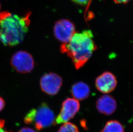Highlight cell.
<instances>
[{
	"label": "cell",
	"mask_w": 133,
	"mask_h": 132,
	"mask_svg": "<svg viewBox=\"0 0 133 132\" xmlns=\"http://www.w3.org/2000/svg\"><path fill=\"white\" fill-rule=\"evenodd\" d=\"M97 46L93 33L90 30L75 33L70 41L60 46V51L65 53L72 60L75 67L79 70L88 61Z\"/></svg>",
	"instance_id": "1"
},
{
	"label": "cell",
	"mask_w": 133,
	"mask_h": 132,
	"mask_svg": "<svg viewBox=\"0 0 133 132\" xmlns=\"http://www.w3.org/2000/svg\"><path fill=\"white\" fill-rule=\"evenodd\" d=\"M31 13L20 16L4 11L0 13V40L5 46H14L23 42L29 30Z\"/></svg>",
	"instance_id": "2"
},
{
	"label": "cell",
	"mask_w": 133,
	"mask_h": 132,
	"mask_svg": "<svg viewBox=\"0 0 133 132\" xmlns=\"http://www.w3.org/2000/svg\"><path fill=\"white\" fill-rule=\"evenodd\" d=\"M55 117L48 104L43 102L37 108H32L25 116L24 121L32 125L36 130H41L55 124Z\"/></svg>",
	"instance_id": "3"
},
{
	"label": "cell",
	"mask_w": 133,
	"mask_h": 132,
	"mask_svg": "<svg viewBox=\"0 0 133 132\" xmlns=\"http://www.w3.org/2000/svg\"><path fill=\"white\" fill-rule=\"evenodd\" d=\"M10 63L13 68L21 74L30 72L35 66V61L32 55L24 51L15 53L11 59Z\"/></svg>",
	"instance_id": "4"
},
{
	"label": "cell",
	"mask_w": 133,
	"mask_h": 132,
	"mask_svg": "<svg viewBox=\"0 0 133 132\" xmlns=\"http://www.w3.org/2000/svg\"><path fill=\"white\" fill-rule=\"evenodd\" d=\"M80 108L79 101L75 99L68 98L62 104L61 108L55 119V124L68 122L73 119Z\"/></svg>",
	"instance_id": "5"
},
{
	"label": "cell",
	"mask_w": 133,
	"mask_h": 132,
	"mask_svg": "<svg viewBox=\"0 0 133 132\" xmlns=\"http://www.w3.org/2000/svg\"><path fill=\"white\" fill-rule=\"evenodd\" d=\"M54 32L56 38L63 44L68 43L75 33L73 23L66 19H62L55 23Z\"/></svg>",
	"instance_id": "6"
},
{
	"label": "cell",
	"mask_w": 133,
	"mask_h": 132,
	"mask_svg": "<svg viewBox=\"0 0 133 132\" xmlns=\"http://www.w3.org/2000/svg\"><path fill=\"white\" fill-rule=\"evenodd\" d=\"M40 84L44 92L54 96L59 92L63 84V79L57 74L50 72L45 74L41 78Z\"/></svg>",
	"instance_id": "7"
},
{
	"label": "cell",
	"mask_w": 133,
	"mask_h": 132,
	"mask_svg": "<svg viewBox=\"0 0 133 132\" xmlns=\"http://www.w3.org/2000/svg\"><path fill=\"white\" fill-rule=\"evenodd\" d=\"M116 76L109 71L103 72L96 78L95 86L98 91L103 93L112 92L117 86Z\"/></svg>",
	"instance_id": "8"
},
{
	"label": "cell",
	"mask_w": 133,
	"mask_h": 132,
	"mask_svg": "<svg viewBox=\"0 0 133 132\" xmlns=\"http://www.w3.org/2000/svg\"><path fill=\"white\" fill-rule=\"evenodd\" d=\"M117 106L116 100L110 95H102L96 102V108L98 112L107 115L114 113L116 110Z\"/></svg>",
	"instance_id": "9"
},
{
	"label": "cell",
	"mask_w": 133,
	"mask_h": 132,
	"mask_svg": "<svg viewBox=\"0 0 133 132\" xmlns=\"http://www.w3.org/2000/svg\"><path fill=\"white\" fill-rule=\"evenodd\" d=\"M71 91L73 98L82 101L89 97L90 90L88 85L85 82H78L72 85Z\"/></svg>",
	"instance_id": "10"
},
{
	"label": "cell",
	"mask_w": 133,
	"mask_h": 132,
	"mask_svg": "<svg viewBox=\"0 0 133 132\" xmlns=\"http://www.w3.org/2000/svg\"><path fill=\"white\" fill-rule=\"evenodd\" d=\"M101 132H125V130L121 122L113 120L107 121Z\"/></svg>",
	"instance_id": "11"
},
{
	"label": "cell",
	"mask_w": 133,
	"mask_h": 132,
	"mask_svg": "<svg viewBox=\"0 0 133 132\" xmlns=\"http://www.w3.org/2000/svg\"><path fill=\"white\" fill-rule=\"evenodd\" d=\"M58 132H79L77 126L71 122L64 123L60 127Z\"/></svg>",
	"instance_id": "12"
},
{
	"label": "cell",
	"mask_w": 133,
	"mask_h": 132,
	"mask_svg": "<svg viewBox=\"0 0 133 132\" xmlns=\"http://www.w3.org/2000/svg\"><path fill=\"white\" fill-rule=\"evenodd\" d=\"M72 1L77 4L82 5H87L90 0H72Z\"/></svg>",
	"instance_id": "13"
},
{
	"label": "cell",
	"mask_w": 133,
	"mask_h": 132,
	"mask_svg": "<svg viewBox=\"0 0 133 132\" xmlns=\"http://www.w3.org/2000/svg\"><path fill=\"white\" fill-rule=\"evenodd\" d=\"M18 132H36L32 129L29 127H24L21 129Z\"/></svg>",
	"instance_id": "14"
},
{
	"label": "cell",
	"mask_w": 133,
	"mask_h": 132,
	"mask_svg": "<svg viewBox=\"0 0 133 132\" xmlns=\"http://www.w3.org/2000/svg\"><path fill=\"white\" fill-rule=\"evenodd\" d=\"M4 121L3 120H0V132H8L4 128Z\"/></svg>",
	"instance_id": "15"
},
{
	"label": "cell",
	"mask_w": 133,
	"mask_h": 132,
	"mask_svg": "<svg viewBox=\"0 0 133 132\" xmlns=\"http://www.w3.org/2000/svg\"><path fill=\"white\" fill-rule=\"evenodd\" d=\"M5 102L2 97H0V112H1L5 106Z\"/></svg>",
	"instance_id": "16"
},
{
	"label": "cell",
	"mask_w": 133,
	"mask_h": 132,
	"mask_svg": "<svg viewBox=\"0 0 133 132\" xmlns=\"http://www.w3.org/2000/svg\"><path fill=\"white\" fill-rule=\"evenodd\" d=\"M130 1L131 0H114V1L117 4H121V3L125 4Z\"/></svg>",
	"instance_id": "17"
},
{
	"label": "cell",
	"mask_w": 133,
	"mask_h": 132,
	"mask_svg": "<svg viewBox=\"0 0 133 132\" xmlns=\"http://www.w3.org/2000/svg\"><path fill=\"white\" fill-rule=\"evenodd\" d=\"M1 4H0V11H1ZM1 13V12H0Z\"/></svg>",
	"instance_id": "18"
}]
</instances>
